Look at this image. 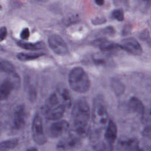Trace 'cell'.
<instances>
[{
	"instance_id": "7a4b0ae2",
	"label": "cell",
	"mask_w": 151,
	"mask_h": 151,
	"mask_svg": "<svg viewBox=\"0 0 151 151\" xmlns=\"http://www.w3.org/2000/svg\"><path fill=\"white\" fill-rule=\"evenodd\" d=\"M68 81L70 87L77 93H86L90 87L89 77L84 69L80 67H75L70 71Z\"/></svg>"
},
{
	"instance_id": "e0dca14e",
	"label": "cell",
	"mask_w": 151,
	"mask_h": 151,
	"mask_svg": "<svg viewBox=\"0 0 151 151\" xmlns=\"http://www.w3.org/2000/svg\"><path fill=\"white\" fill-rule=\"evenodd\" d=\"M110 84L113 92L117 96H120L124 93L125 87L120 80L116 78H112L110 82Z\"/></svg>"
},
{
	"instance_id": "30bf717a",
	"label": "cell",
	"mask_w": 151,
	"mask_h": 151,
	"mask_svg": "<svg viewBox=\"0 0 151 151\" xmlns=\"http://www.w3.org/2000/svg\"><path fill=\"white\" fill-rule=\"evenodd\" d=\"M65 108V106L61 104L57 107L48 110H41V111L45 119L49 120H58L63 116Z\"/></svg>"
},
{
	"instance_id": "4fadbf2b",
	"label": "cell",
	"mask_w": 151,
	"mask_h": 151,
	"mask_svg": "<svg viewBox=\"0 0 151 151\" xmlns=\"http://www.w3.org/2000/svg\"><path fill=\"white\" fill-rule=\"evenodd\" d=\"M92 44L94 47H96L101 50L102 51H104L113 50L117 48H120L119 44H116L114 42L110 41L109 40H107L105 38H99L96 40L92 42Z\"/></svg>"
},
{
	"instance_id": "6da1fadb",
	"label": "cell",
	"mask_w": 151,
	"mask_h": 151,
	"mask_svg": "<svg viewBox=\"0 0 151 151\" xmlns=\"http://www.w3.org/2000/svg\"><path fill=\"white\" fill-rule=\"evenodd\" d=\"M90 116V107L84 98L78 99L72 109L71 117L75 127V132L84 137L88 133V123Z\"/></svg>"
},
{
	"instance_id": "4dcf8cb0",
	"label": "cell",
	"mask_w": 151,
	"mask_h": 151,
	"mask_svg": "<svg viewBox=\"0 0 151 151\" xmlns=\"http://www.w3.org/2000/svg\"><path fill=\"white\" fill-rule=\"evenodd\" d=\"M130 30H131V26L130 25H126L123 31V32L125 35L128 34L130 32Z\"/></svg>"
},
{
	"instance_id": "7402d4cb",
	"label": "cell",
	"mask_w": 151,
	"mask_h": 151,
	"mask_svg": "<svg viewBox=\"0 0 151 151\" xmlns=\"http://www.w3.org/2000/svg\"><path fill=\"white\" fill-rule=\"evenodd\" d=\"M142 122L146 126L151 127V106L145 110L142 116Z\"/></svg>"
},
{
	"instance_id": "ffe728a7",
	"label": "cell",
	"mask_w": 151,
	"mask_h": 151,
	"mask_svg": "<svg viewBox=\"0 0 151 151\" xmlns=\"http://www.w3.org/2000/svg\"><path fill=\"white\" fill-rule=\"evenodd\" d=\"M44 55L43 53H24L21 52L17 54V58L19 60L22 61H30L32 60L37 59Z\"/></svg>"
},
{
	"instance_id": "4316f807",
	"label": "cell",
	"mask_w": 151,
	"mask_h": 151,
	"mask_svg": "<svg viewBox=\"0 0 151 151\" xmlns=\"http://www.w3.org/2000/svg\"><path fill=\"white\" fill-rule=\"evenodd\" d=\"M7 35V29L5 27H2L0 29V40L3 41Z\"/></svg>"
},
{
	"instance_id": "9c48e42d",
	"label": "cell",
	"mask_w": 151,
	"mask_h": 151,
	"mask_svg": "<svg viewBox=\"0 0 151 151\" xmlns=\"http://www.w3.org/2000/svg\"><path fill=\"white\" fill-rule=\"evenodd\" d=\"M69 128L67 121L62 120L54 122L50 125L47 129V134L51 138H57L61 136Z\"/></svg>"
},
{
	"instance_id": "8992f818",
	"label": "cell",
	"mask_w": 151,
	"mask_h": 151,
	"mask_svg": "<svg viewBox=\"0 0 151 151\" xmlns=\"http://www.w3.org/2000/svg\"><path fill=\"white\" fill-rule=\"evenodd\" d=\"M28 113L24 105L17 106L14 111L12 119V127L14 130L22 129L26 123Z\"/></svg>"
},
{
	"instance_id": "2e32d148",
	"label": "cell",
	"mask_w": 151,
	"mask_h": 151,
	"mask_svg": "<svg viewBox=\"0 0 151 151\" xmlns=\"http://www.w3.org/2000/svg\"><path fill=\"white\" fill-rule=\"evenodd\" d=\"M18 45L22 48L28 50H40L45 48V44L42 41L37 42H28L20 41L18 42Z\"/></svg>"
},
{
	"instance_id": "e575fe53",
	"label": "cell",
	"mask_w": 151,
	"mask_h": 151,
	"mask_svg": "<svg viewBox=\"0 0 151 151\" xmlns=\"http://www.w3.org/2000/svg\"><path fill=\"white\" fill-rule=\"evenodd\" d=\"M38 1H44V0H38Z\"/></svg>"
},
{
	"instance_id": "1f68e13d",
	"label": "cell",
	"mask_w": 151,
	"mask_h": 151,
	"mask_svg": "<svg viewBox=\"0 0 151 151\" xmlns=\"http://www.w3.org/2000/svg\"><path fill=\"white\" fill-rule=\"evenodd\" d=\"M94 1L96 4L99 6L103 5L104 3V0H94Z\"/></svg>"
},
{
	"instance_id": "ba28073f",
	"label": "cell",
	"mask_w": 151,
	"mask_h": 151,
	"mask_svg": "<svg viewBox=\"0 0 151 151\" xmlns=\"http://www.w3.org/2000/svg\"><path fill=\"white\" fill-rule=\"evenodd\" d=\"M119 45L120 48L125 50L131 54L140 55L143 53V49L140 44L133 37L123 39Z\"/></svg>"
},
{
	"instance_id": "9a60e30c",
	"label": "cell",
	"mask_w": 151,
	"mask_h": 151,
	"mask_svg": "<svg viewBox=\"0 0 151 151\" xmlns=\"http://www.w3.org/2000/svg\"><path fill=\"white\" fill-rule=\"evenodd\" d=\"M120 145L127 151H143L140 148L139 142L135 139L121 141Z\"/></svg>"
},
{
	"instance_id": "44dd1931",
	"label": "cell",
	"mask_w": 151,
	"mask_h": 151,
	"mask_svg": "<svg viewBox=\"0 0 151 151\" xmlns=\"http://www.w3.org/2000/svg\"><path fill=\"white\" fill-rule=\"evenodd\" d=\"M1 70L7 74H12L15 73V69L13 65L8 61L5 60H1Z\"/></svg>"
},
{
	"instance_id": "52a82bcc",
	"label": "cell",
	"mask_w": 151,
	"mask_h": 151,
	"mask_svg": "<svg viewBox=\"0 0 151 151\" xmlns=\"http://www.w3.org/2000/svg\"><path fill=\"white\" fill-rule=\"evenodd\" d=\"M48 43L50 48L56 54L65 55L68 52V48L64 40L57 34H52L48 38Z\"/></svg>"
},
{
	"instance_id": "484cf974",
	"label": "cell",
	"mask_w": 151,
	"mask_h": 151,
	"mask_svg": "<svg viewBox=\"0 0 151 151\" xmlns=\"http://www.w3.org/2000/svg\"><path fill=\"white\" fill-rule=\"evenodd\" d=\"M142 134L143 136L151 139V127L146 126L142 132Z\"/></svg>"
},
{
	"instance_id": "8fae6325",
	"label": "cell",
	"mask_w": 151,
	"mask_h": 151,
	"mask_svg": "<svg viewBox=\"0 0 151 151\" xmlns=\"http://www.w3.org/2000/svg\"><path fill=\"white\" fill-rule=\"evenodd\" d=\"M117 134V126L112 120H110L104 133V139L108 145L110 146L113 145L115 140L116 139Z\"/></svg>"
},
{
	"instance_id": "cb8c5ba5",
	"label": "cell",
	"mask_w": 151,
	"mask_h": 151,
	"mask_svg": "<svg viewBox=\"0 0 151 151\" xmlns=\"http://www.w3.org/2000/svg\"><path fill=\"white\" fill-rule=\"evenodd\" d=\"M111 14L113 18L118 21H122L124 20V12L122 9H116L113 10Z\"/></svg>"
},
{
	"instance_id": "83f0119b",
	"label": "cell",
	"mask_w": 151,
	"mask_h": 151,
	"mask_svg": "<svg viewBox=\"0 0 151 151\" xmlns=\"http://www.w3.org/2000/svg\"><path fill=\"white\" fill-rule=\"evenodd\" d=\"M106 22V19L104 18H97L92 20V23L94 25H99L102 24Z\"/></svg>"
},
{
	"instance_id": "d6a6232c",
	"label": "cell",
	"mask_w": 151,
	"mask_h": 151,
	"mask_svg": "<svg viewBox=\"0 0 151 151\" xmlns=\"http://www.w3.org/2000/svg\"><path fill=\"white\" fill-rule=\"evenodd\" d=\"M139 2L143 3L146 5H149L150 3H151V0H137Z\"/></svg>"
},
{
	"instance_id": "d590c367",
	"label": "cell",
	"mask_w": 151,
	"mask_h": 151,
	"mask_svg": "<svg viewBox=\"0 0 151 151\" xmlns=\"http://www.w3.org/2000/svg\"><path fill=\"white\" fill-rule=\"evenodd\" d=\"M150 151H151V149H150Z\"/></svg>"
},
{
	"instance_id": "3957f363",
	"label": "cell",
	"mask_w": 151,
	"mask_h": 151,
	"mask_svg": "<svg viewBox=\"0 0 151 151\" xmlns=\"http://www.w3.org/2000/svg\"><path fill=\"white\" fill-rule=\"evenodd\" d=\"M92 120L96 126L103 128L106 126L109 120V114L107 107L102 96H96L93 100Z\"/></svg>"
},
{
	"instance_id": "7c38bea8",
	"label": "cell",
	"mask_w": 151,
	"mask_h": 151,
	"mask_svg": "<svg viewBox=\"0 0 151 151\" xmlns=\"http://www.w3.org/2000/svg\"><path fill=\"white\" fill-rule=\"evenodd\" d=\"M15 88V86L14 83L13 82L11 78H7L4 79L1 83L0 87L1 100H6L11 93L12 90Z\"/></svg>"
},
{
	"instance_id": "ac0fdd59",
	"label": "cell",
	"mask_w": 151,
	"mask_h": 151,
	"mask_svg": "<svg viewBox=\"0 0 151 151\" xmlns=\"http://www.w3.org/2000/svg\"><path fill=\"white\" fill-rule=\"evenodd\" d=\"M18 140L17 139H11L1 142L0 145L1 151H8L16 147L18 145Z\"/></svg>"
},
{
	"instance_id": "5bb4252c",
	"label": "cell",
	"mask_w": 151,
	"mask_h": 151,
	"mask_svg": "<svg viewBox=\"0 0 151 151\" xmlns=\"http://www.w3.org/2000/svg\"><path fill=\"white\" fill-rule=\"evenodd\" d=\"M129 109L133 111L142 116L145 111V107L142 102L138 98L132 97L129 101Z\"/></svg>"
},
{
	"instance_id": "f546056e",
	"label": "cell",
	"mask_w": 151,
	"mask_h": 151,
	"mask_svg": "<svg viewBox=\"0 0 151 151\" xmlns=\"http://www.w3.org/2000/svg\"><path fill=\"white\" fill-rule=\"evenodd\" d=\"M103 31H104L103 32L105 34H113L114 32V30L113 28H112L111 27L106 28Z\"/></svg>"
},
{
	"instance_id": "836d02e7",
	"label": "cell",
	"mask_w": 151,
	"mask_h": 151,
	"mask_svg": "<svg viewBox=\"0 0 151 151\" xmlns=\"http://www.w3.org/2000/svg\"><path fill=\"white\" fill-rule=\"evenodd\" d=\"M27 151H38L36 148L35 147H30L27 150Z\"/></svg>"
},
{
	"instance_id": "d6986e66",
	"label": "cell",
	"mask_w": 151,
	"mask_h": 151,
	"mask_svg": "<svg viewBox=\"0 0 151 151\" xmlns=\"http://www.w3.org/2000/svg\"><path fill=\"white\" fill-rule=\"evenodd\" d=\"M62 103L67 108H70L71 106V99L69 91L66 88H61L59 91Z\"/></svg>"
},
{
	"instance_id": "d4e9b609",
	"label": "cell",
	"mask_w": 151,
	"mask_h": 151,
	"mask_svg": "<svg viewBox=\"0 0 151 151\" xmlns=\"http://www.w3.org/2000/svg\"><path fill=\"white\" fill-rule=\"evenodd\" d=\"M20 37L22 40H26L29 37V31L28 28H24L20 33Z\"/></svg>"
},
{
	"instance_id": "277c9868",
	"label": "cell",
	"mask_w": 151,
	"mask_h": 151,
	"mask_svg": "<svg viewBox=\"0 0 151 151\" xmlns=\"http://www.w3.org/2000/svg\"><path fill=\"white\" fill-rule=\"evenodd\" d=\"M81 137L76 132H72L61 139L57 144V149L60 151H68L80 146Z\"/></svg>"
},
{
	"instance_id": "5b68a950",
	"label": "cell",
	"mask_w": 151,
	"mask_h": 151,
	"mask_svg": "<svg viewBox=\"0 0 151 151\" xmlns=\"http://www.w3.org/2000/svg\"><path fill=\"white\" fill-rule=\"evenodd\" d=\"M31 130L34 142L38 145H44L47 142V138L44 131L41 117L38 113L34 117Z\"/></svg>"
},
{
	"instance_id": "603a6c76",
	"label": "cell",
	"mask_w": 151,
	"mask_h": 151,
	"mask_svg": "<svg viewBox=\"0 0 151 151\" xmlns=\"http://www.w3.org/2000/svg\"><path fill=\"white\" fill-rule=\"evenodd\" d=\"M139 37L142 41L145 42L148 45L151 47V37L149 32L147 29L142 31L139 34Z\"/></svg>"
},
{
	"instance_id": "f1b7e54d",
	"label": "cell",
	"mask_w": 151,
	"mask_h": 151,
	"mask_svg": "<svg viewBox=\"0 0 151 151\" xmlns=\"http://www.w3.org/2000/svg\"><path fill=\"white\" fill-rule=\"evenodd\" d=\"M99 151H112V146L109 145H104L100 149Z\"/></svg>"
}]
</instances>
